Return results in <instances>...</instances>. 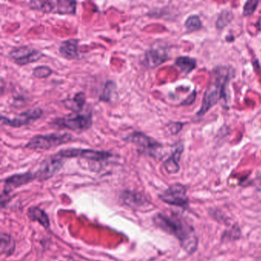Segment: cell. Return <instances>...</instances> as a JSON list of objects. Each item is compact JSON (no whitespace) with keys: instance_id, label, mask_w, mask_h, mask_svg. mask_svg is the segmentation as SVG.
<instances>
[{"instance_id":"5","label":"cell","mask_w":261,"mask_h":261,"mask_svg":"<svg viewBox=\"0 0 261 261\" xmlns=\"http://www.w3.org/2000/svg\"><path fill=\"white\" fill-rule=\"evenodd\" d=\"M53 126L73 131H86L93 125L92 114H75L57 117L51 123Z\"/></svg>"},{"instance_id":"7","label":"cell","mask_w":261,"mask_h":261,"mask_svg":"<svg viewBox=\"0 0 261 261\" xmlns=\"http://www.w3.org/2000/svg\"><path fill=\"white\" fill-rule=\"evenodd\" d=\"M159 197L166 204L178 206L184 209L189 207V200L187 196V189L186 186L179 183H175L169 186Z\"/></svg>"},{"instance_id":"1","label":"cell","mask_w":261,"mask_h":261,"mask_svg":"<svg viewBox=\"0 0 261 261\" xmlns=\"http://www.w3.org/2000/svg\"><path fill=\"white\" fill-rule=\"evenodd\" d=\"M155 225L163 231L176 238L181 248L193 254L198 249V240L192 224L176 215L158 213L153 217Z\"/></svg>"},{"instance_id":"15","label":"cell","mask_w":261,"mask_h":261,"mask_svg":"<svg viewBox=\"0 0 261 261\" xmlns=\"http://www.w3.org/2000/svg\"><path fill=\"white\" fill-rule=\"evenodd\" d=\"M182 152L183 146H177L170 157L165 161L164 167L169 173L175 174L179 171V161Z\"/></svg>"},{"instance_id":"16","label":"cell","mask_w":261,"mask_h":261,"mask_svg":"<svg viewBox=\"0 0 261 261\" xmlns=\"http://www.w3.org/2000/svg\"><path fill=\"white\" fill-rule=\"evenodd\" d=\"M28 216L33 221H37L41 225L43 226L45 229H48L50 226L49 218L48 215L39 207L33 206L30 207L28 210Z\"/></svg>"},{"instance_id":"25","label":"cell","mask_w":261,"mask_h":261,"mask_svg":"<svg viewBox=\"0 0 261 261\" xmlns=\"http://www.w3.org/2000/svg\"><path fill=\"white\" fill-rule=\"evenodd\" d=\"M53 72V69L50 67L38 66L33 70V75L36 79H46L51 75Z\"/></svg>"},{"instance_id":"20","label":"cell","mask_w":261,"mask_h":261,"mask_svg":"<svg viewBox=\"0 0 261 261\" xmlns=\"http://www.w3.org/2000/svg\"><path fill=\"white\" fill-rule=\"evenodd\" d=\"M56 1H31L30 8L45 13H56Z\"/></svg>"},{"instance_id":"13","label":"cell","mask_w":261,"mask_h":261,"mask_svg":"<svg viewBox=\"0 0 261 261\" xmlns=\"http://www.w3.org/2000/svg\"><path fill=\"white\" fill-rule=\"evenodd\" d=\"M79 40L77 39H70L63 41L60 44L59 54L64 59L74 61L80 59L79 54Z\"/></svg>"},{"instance_id":"22","label":"cell","mask_w":261,"mask_h":261,"mask_svg":"<svg viewBox=\"0 0 261 261\" xmlns=\"http://www.w3.org/2000/svg\"><path fill=\"white\" fill-rule=\"evenodd\" d=\"M175 65L185 74H189L196 67V61L192 58L181 56L175 60Z\"/></svg>"},{"instance_id":"23","label":"cell","mask_w":261,"mask_h":261,"mask_svg":"<svg viewBox=\"0 0 261 261\" xmlns=\"http://www.w3.org/2000/svg\"><path fill=\"white\" fill-rule=\"evenodd\" d=\"M233 13L230 10H225L221 12L216 21V27L218 30H221L225 28L233 20Z\"/></svg>"},{"instance_id":"4","label":"cell","mask_w":261,"mask_h":261,"mask_svg":"<svg viewBox=\"0 0 261 261\" xmlns=\"http://www.w3.org/2000/svg\"><path fill=\"white\" fill-rule=\"evenodd\" d=\"M126 143L135 145L139 152L149 156L156 157L159 150L163 147L161 143L140 131H135L123 138Z\"/></svg>"},{"instance_id":"19","label":"cell","mask_w":261,"mask_h":261,"mask_svg":"<svg viewBox=\"0 0 261 261\" xmlns=\"http://www.w3.org/2000/svg\"><path fill=\"white\" fill-rule=\"evenodd\" d=\"M123 202L130 207H140L146 202V198L138 192H123L122 195Z\"/></svg>"},{"instance_id":"2","label":"cell","mask_w":261,"mask_h":261,"mask_svg":"<svg viewBox=\"0 0 261 261\" xmlns=\"http://www.w3.org/2000/svg\"><path fill=\"white\" fill-rule=\"evenodd\" d=\"M215 82H212L204 93L202 103L199 111L197 113L198 117H203L209 109L215 106L225 93V88L230 79V72L226 68H218L214 72Z\"/></svg>"},{"instance_id":"9","label":"cell","mask_w":261,"mask_h":261,"mask_svg":"<svg viewBox=\"0 0 261 261\" xmlns=\"http://www.w3.org/2000/svg\"><path fill=\"white\" fill-rule=\"evenodd\" d=\"M43 111L41 108L28 110L19 114L16 117L10 119L5 116H1V124L13 128H20L24 126H29L42 117Z\"/></svg>"},{"instance_id":"11","label":"cell","mask_w":261,"mask_h":261,"mask_svg":"<svg viewBox=\"0 0 261 261\" xmlns=\"http://www.w3.org/2000/svg\"><path fill=\"white\" fill-rule=\"evenodd\" d=\"M37 179L36 172H27L25 173L15 174L6 178L4 181V190L2 192V196H7L12 191L18 189L21 186H25Z\"/></svg>"},{"instance_id":"17","label":"cell","mask_w":261,"mask_h":261,"mask_svg":"<svg viewBox=\"0 0 261 261\" xmlns=\"http://www.w3.org/2000/svg\"><path fill=\"white\" fill-rule=\"evenodd\" d=\"M77 3L69 0H58L56 1V13L59 15H74L77 10Z\"/></svg>"},{"instance_id":"6","label":"cell","mask_w":261,"mask_h":261,"mask_svg":"<svg viewBox=\"0 0 261 261\" xmlns=\"http://www.w3.org/2000/svg\"><path fill=\"white\" fill-rule=\"evenodd\" d=\"M56 155L62 159L82 158L94 162L105 161L112 156L111 152L107 151L77 148L61 149Z\"/></svg>"},{"instance_id":"24","label":"cell","mask_w":261,"mask_h":261,"mask_svg":"<svg viewBox=\"0 0 261 261\" xmlns=\"http://www.w3.org/2000/svg\"><path fill=\"white\" fill-rule=\"evenodd\" d=\"M185 27H186L187 31H189V33H192V32L201 30L202 24H201V19L198 16L192 15L186 19V22H185Z\"/></svg>"},{"instance_id":"26","label":"cell","mask_w":261,"mask_h":261,"mask_svg":"<svg viewBox=\"0 0 261 261\" xmlns=\"http://www.w3.org/2000/svg\"><path fill=\"white\" fill-rule=\"evenodd\" d=\"M258 4H259V2L254 1V0H250V1L246 2L244 6V10H243L244 16H248L253 14L257 8Z\"/></svg>"},{"instance_id":"18","label":"cell","mask_w":261,"mask_h":261,"mask_svg":"<svg viewBox=\"0 0 261 261\" xmlns=\"http://www.w3.org/2000/svg\"><path fill=\"white\" fill-rule=\"evenodd\" d=\"M117 97V84L114 81H108L105 83L103 91L100 94L99 100L100 101L110 103Z\"/></svg>"},{"instance_id":"14","label":"cell","mask_w":261,"mask_h":261,"mask_svg":"<svg viewBox=\"0 0 261 261\" xmlns=\"http://www.w3.org/2000/svg\"><path fill=\"white\" fill-rule=\"evenodd\" d=\"M67 109L72 111L74 114H79L83 110L85 103H86V97L85 93L79 92L74 94L73 98L65 99L62 101Z\"/></svg>"},{"instance_id":"12","label":"cell","mask_w":261,"mask_h":261,"mask_svg":"<svg viewBox=\"0 0 261 261\" xmlns=\"http://www.w3.org/2000/svg\"><path fill=\"white\" fill-rule=\"evenodd\" d=\"M168 59L169 57L165 48L152 46L145 53L143 63L147 68H155L164 63Z\"/></svg>"},{"instance_id":"8","label":"cell","mask_w":261,"mask_h":261,"mask_svg":"<svg viewBox=\"0 0 261 261\" xmlns=\"http://www.w3.org/2000/svg\"><path fill=\"white\" fill-rule=\"evenodd\" d=\"M8 56L15 64L22 67L38 62L43 57L44 55L42 51L36 48L22 45L12 48Z\"/></svg>"},{"instance_id":"21","label":"cell","mask_w":261,"mask_h":261,"mask_svg":"<svg viewBox=\"0 0 261 261\" xmlns=\"http://www.w3.org/2000/svg\"><path fill=\"white\" fill-rule=\"evenodd\" d=\"M0 249H1V253L3 255L10 256L14 253L15 249H16V243L11 235L7 233H2Z\"/></svg>"},{"instance_id":"10","label":"cell","mask_w":261,"mask_h":261,"mask_svg":"<svg viewBox=\"0 0 261 261\" xmlns=\"http://www.w3.org/2000/svg\"><path fill=\"white\" fill-rule=\"evenodd\" d=\"M64 165V159L55 155H51L42 162L40 167L36 172L37 179L45 181L56 175Z\"/></svg>"},{"instance_id":"3","label":"cell","mask_w":261,"mask_h":261,"mask_svg":"<svg viewBox=\"0 0 261 261\" xmlns=\"http://www.w3.org/2000/svg\"><path fill=\"white\" fill-rule=\"evenodd\" d=\"M72 136L68 133H53L47 135H36L30 139L25 147L33 150H47L69 143Z\"/></svg>"},{"instance_id":"27","label":"cell","mask_w":261,"mask_h":261,"mask_svg":"<svg viewBox=\"0 0 261 261\" xmlns=\"http://www.w3.org/2000/svg\"><path fill=\"white\" fill-rule=\"evenodd\" d=\"M182 126L183 123H180V122H172L168 125V127H169V130L172 134H178L181 130Z\"/></svg>"}]
</instances>
